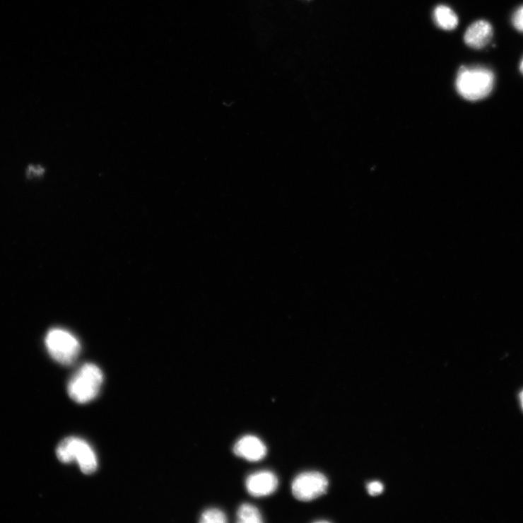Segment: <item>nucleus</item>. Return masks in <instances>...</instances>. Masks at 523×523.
<instances>
[{
  "label": "nucleus",
  "mask_w": 523,
  "mask_h": 523,
  "mask_svg": "<svg viewBox=\"0 0 523 523\" xmlns=\"http://www.w3.org/2000/svg\"><path fill=\"white\" fill-rule=\"evenodd\" d=\"M103 378V374L98 365L90 363L83 365L68 383L69 397L81 404L92 401L99 394Z\"/></svg>",
  "instance_id": "1"
},
{
  "label": "nucleus",
  "mask_w": 523,
  "mask_h": 523,
  "mask_svg": "<svg viewBox=\"0 0 523 523\" xmlns=\"http://www.w3.org/2000/svg\"><path fill=\"white\" fill-rule=\"evenodd\" d=\"M494 74L483 67H462L457 75L456 87L464 98L476 101L486 98L494 86Z\"/></svg>",
  "instance_id": "2"
},
{
  "label": "nucleus",
  "mask_w": 523,
  "mask_h": 523,
  "mask_svg": "<svg viewBox=\"0 0 523 523\" xmlns=\"http://www.w3.org/2000/svg\"><path fill=\"white\" fill-rule=\"evenodd\" d=\"M57 455L59 461L64 464L76 462L82 472L86 475L93 474L97 470V456L90 445L82 438H65L59 444Z\"/></svg>",
  "instance_id": "3"
},
{
  "label": "nucleus",
  "mask_w": 523,
  "mask_h": 523,
  "mask_svg": "<svg viewBox=\"0 0 523 523\" xmlns=\"http://www.w3.org/2000/svg\"><path fill=\"white\" fill-rule=\"evenodd\" d=\"M45 345L50 356L66 365L74 363L81 352L78 339L69 331L61 328L52 329L48 331Z\"/></svg>",
  "instance_id": "4"
},
{
  "label": "nucleus",
  "mask_w": 523,
  "mask_h": 523,
  "mask_svg": "<svg viewBox=\"0 0 523 523\" xmlns=\"http://www.w3.org/2000/svg\"><path fill=\"white\" fill-rule=\"evenodd\" d=\"M328 486V479L322 474L305 472L295 478L292 485V490L297 500L302 502H310L324 495Z\"/></svg>",
  "instance_id": "5"
},
{
  "label": "nucleus",
  "mask_w": 523,
  "mask_h": 523,
  "mask_svg": "<svg viewBox=\"0 0 523 523\" xmlns=\"http://www.w3.org/2000/svg\"><path fill=\"white\" fill-rule=\"evenodd\" d=\"M278 486L276 476L270 471H260L250 475L246 480L247 491L255 497L271 495L276 491Z\"/></svg>",
  "instance_id": "6"
},
{
  "label": "nucleus",
  "mask_w": 523,
  "mask_h": 523,
  "mask_svg": "<svg viewBox=\"0 0 523 523\" xmlns=\"http://www.w3.org/2000/svg\"><path fill=\"white\" fill-rule=\"evenodd\" d=\"M233 452L249 462H258L267 455V447L257 437L246 435L234 445Z\"/></svg>",
  "instance_id": "7"
},
{
  "label": "nucleus",
  "mask_w": 523,
  "mask_h": 523,
  "mask_svg": "<svg viewBox=\"0 0 523 523\" xmlns=\"http://www.w3.org/2000/svg\"><path fill=\"white\" fill-rule=\"evenodd\" d=\"M493 28L490 23L480 20L470 25L464 35V42L470 47L482 49L486 47L493 37Z\"/></svg>",
  "instance_id": "8"
},
{
  "label": "nucleus",
  "mask_w": 523,
  "mask_h": 523,
  "mask_svg": "<svg viewBox=\"0 0 523 523\" xmlns=\"http://www.w3.org/2000/svg\"><path fill=\"white\" fill-rule=\"evenodd\" d=\"M435 23L444 30H453L459 23L456 13L448 6H439L434 12Z\"/></svg>",
  "instance_id": "9"
},
{
  "label": "nucleus",
  "mask_w": 523,
  "mask_h": 523,
  "mask_svg": "<svg viewBox=\"0 0 523 523\" xmlns=\"http://www.w3.org/2000/svg\"><path fill=\"white\" fill-rule=\"evenodd\" d=\"M237 522L242 523H261L263 517L259 510L250 504L242 505L237 512Z\"/></svg>",
  "instance_id": "10"
},
{
  "label": "nucleus",
  "mask_w": 523,
  "mask_h": 523,
  "mask_svg": "<svg viewBox=\"0 0 523 523\" xmlns=\"http://www.w3.org/2000/svg\"><path fill=\"white\" fill-rule=\"evenodd\" d=\"M228 521L225 514L218 509H208L204 511L199 522L202 523H224Z\"/></svg>",
  "instance_id": "11"
},
{
  "label": "nucleus",
  "mask_w": 523,
  "mask_h": 523,
  "mask_svg": "<svg viewBox=\"0 0 523 523\" xmlns=\"http://www.w3.org/2000/svg\"><path fill=\"white\" fill-rule=\"evenodd\" d=\"M512 23L516 30L523 33V6L518 8L514 13Z\"/></svg>",
  "instance_id": "12"
},
{
  "label": "nucleus",
  "mask_w": 523,
  "mask_h": 523,
  "mask_svg": "<svg viewBox=\"0 0 523 523\" xmlns=\"http://www.w3.org/2000/svg\"><path fill=\"white\" fill-rule=\"evenodd\" d=\"M45 172V169L40 165H30L26 171V175L29 178H35L42 176Z\"/></svg>",
  "instance_id": "13"
},
{
  "label": "nucleus",
  "mask_w": 523,
  "mask_h": 523,
  "mask_svg": "<svg viewBox=\"0 0 523 523\" xmlns=\"http://www.w3.org/2000/svg\"><path fill=\"white\" fill-rule=\"evenodd\" d=\"M384 490V486L380 482L375 481L368 485V491L371 495H377Z\"/></svg>",
  "instance_id": "14"
},
{
  "label": "nucleus",
  "mask_w": 523,
  "mask_h": 523,
  "mask_svg": "<svg viewBox=\"0 0 523 523\" xmlns=\"http://www.w3.org/2000/svg\"><path fill=\"white\" fill-rule=\"evenodd\" d=\"M519 401H520L522 409L523 411V390L521 391V392H520V394L519 395Z\"/></svg>",
  "instance_id": "15"
},
{
  "label": "nucleus",
  "mask_w": 523,
  "mask_h": 523,
  "mask_svg": "<svg viewBox=\"0 0 523 523\" xmlns=\"http://www.w3.org/2000/svg\"><path fill=\"white\" fill-rule=\"evenodd\" d=\"M519 69H520V71L523 74V59L520 64Z\"/></svg>",
  "instance_id": "16"
}]
</instances>
